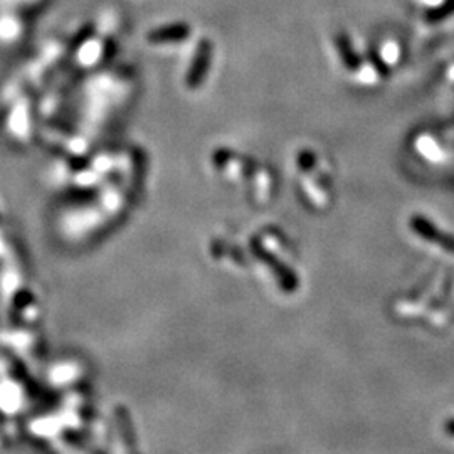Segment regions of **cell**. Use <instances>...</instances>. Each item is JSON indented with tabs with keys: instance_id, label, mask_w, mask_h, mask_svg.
<instances>
[{
	"instance_id": "obj_1",
	"label": "cell",
	"mask_w": 454,
	"mask_h": 454,
	"mask_svg": "<svg viewBox=\"0 0 454 454\" xmlns=\"http://www.w3.org/2000/svg\"><path fill=\"white\" fill-rule=\"evenodd\" d=\"M410 227H413V231H415V233L421 235V238L426 239V241L438 244V246L443 247V249H446L448 252L454 254V238L453 235L439 231L438 227L432 224L431 221H427L426 217L414 216L413 219H410Z\"/></svg>"
},
{
	"instance_id": "obj_2",
	"label": "cell",
	"mask_w": 454,
	"mask_h": 454,
	"mask_svg": "<svg viewBox=\"0 0 454 454\" xmlns=\"http://www.w3.org/2000/svg\"><path fill=\"white\" fill-rule=\"evenodd\" d=\"M214 51V44L209 39H202L197 44L194 61H192L190 71H188L187 83L190 86H197V84L202 83L205 78V72L209 70V63H211V56Z\"/></svg>"
},
{
	"instance_id": "obj_3",
	"label": "cell",
	"mask_w": 454,
	"mask_h": 454,
	"mask_svg": "<svg viewBox=\"0 0 454 454\" xmlns=\"http://www.w3.org/2000/svg\"><path fill=\"white\" fill-rule=\"evenodd\" d=\"M190 25L186 22H177L164 25V27H157L148 32L147 39L152 44H170V42H182L190 37Z\"/></svg>"
},
{
	"instance_id": "obj_4",
	"label": "cell",
	"mask_w": 454,
	"mask_h": 454,
	"mask_svg": "<svg viewBox=\"0 0 454 454\" xmlns=\"http://www.w3.org/2000/svg\"><path fill=\"white\" fill-rule=\"evenodd\" d=\"M337 42H338V49H340L342 58H344L345 66L349 67V70H357L358 67L357 56L352 53V46H350V41L346 39L345 36H338Z\"/></svg>"
},
{
	"instance_id": "obj_5",
	"label": "cell",
	"mask_w": 454,
	"mask_h": 454,
	"mask_svg": "<svg viewBox=\"0 0 454 454\" xmlns=\"http://www.w3.org/2000/svg\"><path fill=\"white\" fill-rule=\"evenodd\" d=\"M454 12V0H446L444 2L443 7H438L434 12H431L429 15H427V19L431 20V22H436V20H441V19H446Z\"/></svg>"
},
{
	"instance_id": "obj_6",
	"label": "cell",
	"mask_w": 454,
	"mask_h": 454,
	"mask_svg": "<svg viewBox=\"0 0 454 454\" xmlns=\"http://www.w3.org/2000/svg\"><path fill=\"white\" fill-rule=\"evenodd\" d=\"M446 432H448V434L454 436V419H451V421L446 422Z\"/></svg>"
}]
</instances>
